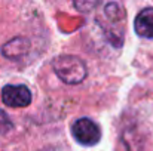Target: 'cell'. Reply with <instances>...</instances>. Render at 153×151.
<instances>
[{
  "label": "cell",
  "mask_w": 153,
  "mask_h": 151,
  "mask_svg": "<svg viewBox=\"0 0 153 151\" xmlns=\"http://www.w3.org/2000/svg\"><path fill=\"white\" fill-rule=\"evenodd\" d=\"M134 30L143 39H153V7L143 9L135 16Z\"/></svg>",
  "instance_id": "obj_4"
},
{
  "label": "cell",
  "mask_w": 153,
  "mask_h": 151,
  "mask_svg": "<svg viewBox=\"0 0 153 151\" xmlns=\"http://www.w3.org/2000/svg\"><path fill=\"white\" fill-rule=\"evenodd\" d=\"M71 135L82 145H95L101 139V129L92 119L82 117L71 124Z\"/></svg>",
  "instance_id": "obj_2"
},
{
  "label": "cell",
  "mask_w": 153,
  "mask_h": 151,
  "mask_svg": "<svg viewBox=\"0 0 153 151\" xmlns=\"http://www.w3.org/2000/svg\"><path fill=\"white\" fill-rule=\"evenodd\" d=\"M12 129H13L12 120L9 119V116H7L3 110H0V135H6V133H9Z\"/></svg>",
  "instance_id": "obj_6"
},
{
  "label": "cell",
  "mask_w": 153,
  "mask_h": 151,
  "mask_svg": "<svg viewBox=\"0 0 153 151\" xmlns=\"http://www.w3.org/2000/svg\"><path fill=\"white\" fill-rule=\"evenodd\" d=\"M30 49V40L27 37H15L3 45L1 55L7 59H19Z\"/></svg>",
  "instance_id": "obj_5"
},
{
  "label": "cell",
  "mask_w": 153,
  "mask_h": 151,
  "mask_svg": "<svg viewBox=\"0 0 153 151\" xmlns=\"http://www.w3.org/2000/svg\"><path fill=\"white\" fill-rule=\"evenodd\" d=\"M31 92L24 85H6L1 89V101L12 108H24L31 104Z\"/></svg>",
  "instance_id": "obj_3"
},
{
  "label": "cell",
  "mask_w": 153,
  "mask_h": 151,
  "mask_svg": "<svg viewBox=\"0 0 153 151\" xmlns=\"http://www.w3.org/2000/svg\"><path fill=\"white\" fill-rule=\"evenodd\" d=\"M52 68L56 77L67 85H79L88 76L86 64L76 55H58L52 61Z\"/></svg>",
  "instance_id": "obj_1"
}]
</instances>
